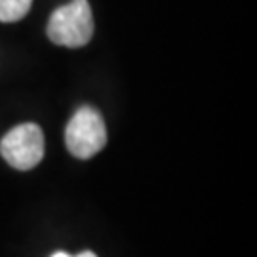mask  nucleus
Here are the masks:
<instances>
[{"mask_svg": "<svg viewBox=\"0 0 257 257\" xmlns=\"http://www.w3.org/2000/svg\"><path fill=\"white\" fill-rule=\"evenodd\" d=\"M48 38L65 48H82L93 37V16L88 0L59 6L48 21Z\"/></svg>", "mask_w": 257, "mask_h": 257, "instance_id": "1", "label": "nucleus"}, {"mask_svg": "<svg viewBox=\"0 0 257 257\" xmlns=\"http://www.w3.org/2000/svg\"><path fill=\"white\" fill-rule=\"evenodd\" d=\"M65 145L71 155L80 160H88L103 151L107 145V126L101 112L90 105L74 110L65 128Z\"/></svg>", "mask_w": 257, "mask_h": 257, "instance_id": "2", "label": "nucleus"}, {"mask_svg": "<svg viewBox=\"0 0 257 257\" xmlns=\"http://www.w3.org/2000/svg\"><path fill=\"white\" fill-rule=\"evenodd\" d=\"M0 155L12 168L27 172L44 158V132L35 122L18 124L0 139Z\"/></svg>", "mask_w": 257, "mask_h": 257, "instance_id": "3", "label": "nucleus"}, {"mask_svg": "<svg viewBox=\"0 0 257 257\" xmlns=\"http://www.w3.org/2000/svg\"><path fill=\"white\" fill-rule=\"evenodd\" d=\"M33 0H0V21L16 23L29 14Z\"/></svg>", "mask_w": 257, "mask_h": 257, "instance_id": "4", "label": "nucleus"}, {"mask_svg": "<svg viewBox=\"0 0 257 257\" xmlns=\"http://www.w3.org/2000/svg\"><path fill=\"white\" fill-rule=\"evenodd\" d=\"M52 257H97L93 251H82V253H78V255H69L67 251H55Z\"/></svg>", "mask_w": 257, "mask_h": 257, "instance_id": "5", "label": "nucleus"}]
</instances>
